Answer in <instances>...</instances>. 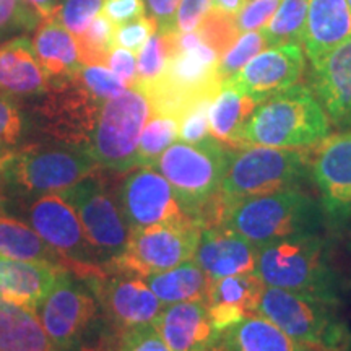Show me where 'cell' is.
Listing matches in <instances>:
<instances>
[{"label": "cell", "mask_w": 351, "mask_h": 351, "mask_svg": "<svg viewBox=\"0 0 351 351\" xmlns=\"http://www.w3.org/2000/svg\"><path fill=\"white\" fill-rule=\"evenodd\" d=\"M337 302L265 287L256 313L314 351H346L351 333L337 313Z\"/></svg>", "instance_id": "4"}, {"label": "cell", "mask_w": 351, "mask_h": 351, "mask_svg": "<svg viewBox=\"0 0 351 351\" xmlns=\"http://www.w3.org/2000/svg\"><path fill=\"white\" fill-rule=\"evenodd\" d=\"M103 5L104 0H62L57 16L73 36H78L99 15Z\"/></svg>", "instance_id": "40"}, {"label": "cell", "mask_w": 351, "mask_h": 351, "mask_svg": "<svg viewBox=\"0 0 351 351\" xmlns=\"http://www.w3.org/2000/svg\"><path fill=\"white\" fill-rule=\"evenodd\" d=\"M258 104L252 96L221 82V88L210 106V135L232 150L244 148L241 134Z\"/></svg>", "instance_id": "27"}, {"label": "cell", "mask_w": 351, "mask_h": 351, "mask_svg": "<svg viewBox=\"0 0 351 351\" xmlns=\"http://www.w3.org/2000/svg\"><path fill=\"white\" fill-rule=\"evenodd\" d=\"M346 2H348V5L351 7V0H346Z\"/></svg>", "instance_id": "51"}, {"label": "cell", "mask_w": 351, "mask_h": 351, "mask_svg": "<svg viewBox=\"0 0 351 351\" xmlns=\"http://www.w3.org/2000/svg\"><path fill=\"white\" fill-rule=\"evenodd\" d=\"M77 78L91 95L101 101H108L124 93L127 86L106 65H83Z\"/></svg>", "instance_id": "39"}, {"label": "cell", "mask_w": 351, "mask_h": 351, "mask_svg": "<svg viewBox=\"0 0 351 351\" xmlns=\"http://www.w3.org/2000/svg\"><path fill=\"white\" fill-rule=\"evenodd\" d=\"M194 261L210 280L254 274L257 247L225 226H205L202 228Z\"/></svg>", "instance_id": "20"}, {"label": "cell", "mask_w": 351, "mask_h": 351, "mask_svg": "<svg viewBox=\"0 0 351 351\" xmlns=\"http://www.w3.org/2000/svg\"><path fill=\"white\" fill-rule=\"evenodd\" d=\"M307 8H309V0H282L275 15L265 28H262L267 46L301 44Z\"/></svg>", "instance_id": "32"}, {"label": "cell", "mask_w": 351, "mask_h": 351, "mask_svg": "<svg viewBox=\"0 0 351 351\" xmlns=\"http://www.w3.org/2000/svg\"><path fill=\"white\" fill-rule=\"evenodd\" d=\"M59 194L77 212L103 267H111L125 252L132 234L122 213L119 192L116 195L106 179L93 173Z\"/></svg>", "instance_id": "9"}, {"label": "cell", "mask_w": 351, "mask_h": 351, "mask_svg": "<svg viewBox=\"0 0 351 351\" xmlns=\"http://www.w3.org/2000/svg\"><path fill=\"white\" fill-rule=\"evenodd\" d=\"M145 282L163 304L186 301L207 302L210 278L194 258L171 270L145 276Z\"/></svg>", "instance_id": "30"}, {"label": "cell", "mask_w": 351, "mask_h": 351, "mask_svg": "<svg viewBox=\"0 0 351 351\" xmlns=\"http://www.w3.org/2000/svg\"><path fill=\"white\" fill-rule=\"evenodd\" d=\"M106 275L93 276L95 291L104 301L108 313L114 322L122 328L143 324H152L163 309V302L158 300L143 276L122 274V276L104 280Z\"/></svg>", "instance_id": "18"}, {"label": "cell", "mask_w": 351, "mask_h": 351, "mask_svg": "<svg viewBox=\"0 0 351 351\" xmlns=\"http://www.w3.org/2000/svg\"><path fill=\"white\" fill-rule=\"evenodd\" d=\"M152 324L173 351H212L219 339L204 301L168 304Z\"/></svg>", "instance_id": "19"}, {"label": "cell", "mask_w": 351, "mask_h": 351, "mask_svg": "<svg viewBox=\"0 0 351 351\" xmlns=\"http://www.w3.org/2000/svg\"><path fill=\"white\" fill-rule=\"evenodd\" d=\"M247 0H213V10H218L225 15L236 16L238 13L243 10Z\"/></svg>", "instance_id": "50"}, {"label": "cell", "mask_w": 351, "mask_h": 351, "mask_svg": "<svg viewBox=\"0 0 351 351\" xmlns=\"http://www.w3.org/2000/svg\"><path fill=\"white\" fill-rule=\"evenodd\" d=\"M215 98H204L184 114L179 121V138L197 143L210 137V106Z\"/></svg>", "instance_id": "41"}, {"label": "cell", "mask_w": 351, "mask_h": 351, "mask_svg": "<svg viewBox=\"0 0 351 351\" xmlns=\"http://www.w3.org/2000/svg\"><path fill=\"white\" fill-rule=\"evenodd\" d=\"M181 0H145L148 16L155 21L158 33L176 32V12Z\"/></svg>", "instance_id": "48"}, {"label": "cell", "mask_w": 351, "mask_h": 351, "mask_svg": "<svg viewBox=\"0 0 351 351\" xmlns=\"http://www.w3.org/2000/svg\"><path fill=\"white\" fill-rule=\"evenodd\" d=\"M309 82L328 121L351 129V39L313 64Z\"/></svg>", "instance_id": "17"}, {"label": "cell", "mask_w": 351, "mask_h": 351, "mask_svg": "<svg viewBox=\"0 0 351 351\" xmlns=\"http://www.w3.org/2000/svg\"><path fill=\"white\" fill-rule=\"evenodd\" d=\"M200 232L199 221L169 223L134 230L125 252L112 263L111 269L143 278L174 269L194 258Z\"/></svg>", "instance_id": "11"}, {"label": "cell", "mask_w": 351, "mask_h": 351, "mask_svg": "<svg viewBox=\"0 0 351 351\" xmlns=\"http://www.w3.org/2000/svg\"><path fill=\"white\" fill-rule=\"evenodd\" d=\"M43 96L36 108L41 132L56 142L86 150L104 101L91 95L77 75L51 85Z\"/></svg>", "instance_id": "12"}, {"label": "cell", "mask_w": 351, "mask_h": 351, "mask_svg": "<svg viewBox=\"0 0 351 351\" xmlns=\"http://www.w3.org/2000/svg\"><path fill=\"white\" fill-rule=\"evenodd\" d=\"M213 351H314L285 333L263 315L252 313L219 333Z\"/></svg>", "instance_id": "26"}, {"label": "cell", "mask_w": 351, "mask_h": 351, "mask_svg": "<svg viewBox=\"0 0 351 351\" xmlns=\"http://www.w3.org/2000/svg\"><path fill=\"white\" fill-rule=\"evenodd\" d=\"M304 67V51L300 44H282L258 52L239 72L223 82L262 103L269 96L295 85Z\"/></svg>", "instance_id": "16"}, {"label": "cell", "mask_w": 351, "mask_h": 351, "mask_svg": "<svg viewBox=\"0 0 351 351\" xmlns=\"http://www.w3.org/2000/svg\"><path fill=\"white\" fill-rule=\"evenodd\" d=\"M0 256L69 269L65 257L52 249L32 226L7 215H0Z\"/></svg>", "instance_id": "29"}, {"label": "cell", "mask_w": 351, "mask_h": 351, "mask_svg": "<svg viewBox=\"0 0 351 351\" xmlns=\"http://www.w3.org/2000/svg\"><path fill=\"white\" fill-rule=\"evenodd\" d=\"M265 47L269 46H267L262 29L239 34V38L236 39L230 49L219 57L218 75L221 78V82L230 78L231 75H234L236 72H239L249 60L254 59Z\"/></svg>", "instance_id": "35"}, {"label": "cell", "mask_w": 351, "mask_h": 351, "mask_svg": "<svg viewBox=\"0 0 351 351\" xmlns=\"http://www.w3.org/2000/svg\"><path fill=\"white\" fill-rule=\"evenodd\" d=\"M103 13L116 26L125 25L147 13L145 0H104Z\"/></svg>", "instance_id": "47"}, {"label": "cell", "mask_w": 351, "mask_h": 351, "mask_svg": "<svg viewBox=\"0 0 351 351\" xmlns=\"http://www.w3.org/2000/svg\"><path fill=\"white\" fill-rule=\"evenodd\" d=\"M33 46L51 85L69 80L83 67L77 39L57 15L39 23Z\"/></svg>", "instance_id": "25"}, {"label": "cell", "mask_w": 351, "mask_h": 351, "mask_svg": "<svg viewBox=\"0 0 351 351\" xmlns=\"http://www.w3.org/2000/svg\"><path fill=\"white\" fill-rule=\"evenodd\" d=\"M119 351H173L153 324L129 327L122 330Z\"/></svg>", "instance_id": "42"}, {"label": "cell", "mask_w": 351, "mask_h": 351, "mask_svg": "<svg viewBox=\"0 0 351 351\" xmlns=\"http://www.w3.org/2000/svg\"><path fill=\"white\" fill-rule=\"evenodd\" d=\"M116 25L104 13H99L82 34L75 36L78 54L83 65H106L114 43Z\"/></svg>", "instance_id": "34"}, {"label": "cell", "mask_w": 351, "mask_h": 351, "mask_svg": "<svg viewBox=\"0 0 351 351\" xmlns=\"http://www.w3.org/2000/svg\"><path fill=\"white\" fill-rule=\"evenodd\" d=\"M311 176L320 197L324 219L333 226L351 219V132L333 135L313 153Z\"/></svg>", "instance_id": "15"}, {"label": "cell", "mask_w": 351, "mask_h": 351, "mask_svg": "<svg viewBox=\"0 0 351 351\" xmlns=\"http://www.w3.org/2000/svg\"><path fill=\"white\" fill-rule=\"evenodd\" d=\"M256 274L265 287L339 304V275L328 262L326 239L319 232L296 234L257 247Z\"/></svg>", "instance_id": "3"}, {"label": "cell", "mask_w": 351, "mask_h": 351, "mask_svg": "<svg viewBox=\"0 0 351 351\" xmlns=\"http://www.w3.org/2000/svg\"><path fill=\"white\" fill-rule=\"evenodd\" d=\"M25 119L16 101L0 93V165L20 148Z\"/></svg>", "instance_id": "37"}, {"label": "cell", "mask_w": 351, "mask_h": 351, "mask_svg": "<svg viewBox=\"0 0 351 351\" xmlns=\"http://www.w3.org/2000/svg\"><path fill=\"white\" fill-rule=\"evenodd\" d=\"M152 117L150 99L142 88L130 86L104 101L86 152L99 168L129 171L135 168L140 135Z\"/></svg>", "instance_id": "8"}, {"label": "cell", "mask_w": 351, "mask_h": 351, "mask_svg": "<svg viewBox=\"0 0 351 351\" xmlns=\"http://www.w3.org/2000/svg\"><path fill=\"white\" fill-rule=\"evenodd\" d=\"M351 39V7L346 0H309L301 46L311 64Z\"/></svg>", "instance_id": "21"}, {"label": "cell", "mask_w": 351, "mask_h": 351, "mask_svg": "<svg viewBox=\"0 0 351 351\" xmlns=\"http://www.w3.org/2000/svg\"><path fill=\"white\" fill-rule=\"evenodd\" d=\"M95 313L93 296L73 278L69 269L59 271L49 293L36 309L56 351L73 348L82 340Z\"/></svg>", "instance_id": "14"}, {"label": "cell", "mask_w": 351, "mask_h": 351, "mask_svg": "<svg viewBox=\"0 0 351 351\" xmlns=\"http://www.w3.org/2000/svg\"><path fill=\"white\" fill-rule=\"evenodd\" d=\"M311 148H278L247 145L232 152L219 197L234 202L300 187L311 173Z\"/></svg>", "instance_id": "6"}, {"label": "cell", "mask_w": 351, "mask_h": 351, "mask_svg": "<svg viewBox=\"0 0 351 351\" xmlns=\"http://www.w3.org/2000/svg\"><path fill=\"white\" fill-rule=\"evenodd\" d=\"M350 249H351V241H350Z\"/></svg>", "instance_id": "52"}, {"label": "cell", "mask_w": 351, "mask_h": 351, "mask_svg": "<svg viewBox=\"0 0 351 351\" xmlns=\"http://www.w3.org/2000/svg\"><path fill=\"white\" fill-rule=\"evenodd\" d=\"M178 33H158L155 32L145 43L138 52L137 60V82L135 85L147 86L161 77L169 59L174 56Z\"/></svg>", "instance_id": "33"}, {"label": "cell", "mask_w": 351, "mask_h": 351, "mask_svg": "<svg viewBox=\"0 0 351 351\" xmlns=\"http://www.w3.org/2000/svg\"><path fill=\"white\" fill-rule=\"evenodd\" d=\"M280 2L282 0H251L245 3L243 10L234 16L239 33L243 34L265 28L271 16L275 15Z\"/></svg>", "instance_id": "44"}, {"label": "cell", "mask_w": 351, "mask_h": 351, "mask_svg": "<svg viewBox=\"0 0 351 351\" xmlns=\"http://www.w3.org/2000/svg\"><path fill=\"white\" fill-rule=\"evenodd\" d=\"M98 168L85 148L33 143L13 152L0 165V176L20 194L39 197L62 192Z\"/></svg>", "instance_id": "7"}, {"label": "cell", "mask_w": 351, "mask_h": 351, "mask_svg": "<svg viewBox=\"0 0 351 351\" xmlns=\"http://www.w3.org/2000/svg\"><path fill=\"white\" fill-rule=\"evenodd\" d=\"M232 148L210 135L197 143H173L158 158L156 168L168 179L179 200L202 225V213L219 194Z\"/></svg>", "instance_id": "5"}, {"label": "cell", "mask_w": 351, "mask_h": 351, "mask_svg": "<svg viewBox=\"0 0 351 351\" xmlns=\"http://www.w3.org/2000/svg\"><path fill=\"white\" fill-rule=\"evenodd\" d=\"M213 0H181L176 12V32H195L204 16L212 10Z\"/></svg>", "instance_id": "45"}, {"label": "cell", "mask_w": 351, "mask_h": 351, "mask_svg": "<svg viewBox=\"0 0 351 351\" xmlns=\"http://www.w3.org/2000/svg\"><path fill=\"white\" fill-rule=\"evenodd\" d=\"M195 32L219 57L230 49L241 34L238 26H236L234 16L225 15V13L213 10V8L204 16Z\"/></svg>", "instance_id": "36"}, {"label": "cell", "mask_w": 351, "mask_h": 351, "mask_svg": "<svg viewBox=\"0 0 351 351\" xmlns=\"http://www.w3.org/2000/svg\"><path fill=\"white\" fill-rule=\"evenodd\" d=\"M26 2H28L44 20V19H49L52 15H57L62 0H26Z\"/></svg>", "instance_id": "49"}, {"label": "cell", "mask_w": 351, "mask_h": 351, "mask_svg": "<svg viewBox=\"0 0 351 351\" xmlns=\"http://www.w3.org/2000/svg\"><path fill=\"white\" fill-rule=\"evenodd\" d=\"M119 202L132 231L199 221L187 212L168 179L153 166H140L125 176L119 187Z\"/></svg>", "instance_id": "13"}, {"label": "cell", "mask_w": 351, "mask_h": 351, "mask_svg": "<svg viewBox=\"0 0 351 351\" xmlns=\"http://www.w3.org/2000/svg\"><path fill=\"white\" fill-rule=\"evenodd\" d=\"M322 221L319 202L301 187H289L249 199L223 200L217 226L238 232L261 247L296 234L319 232Z\"/></svg>", "instance_id": "1"}, {"label": "cell", "mask_w": 351, "mask_h": 351, "mask_svg": "<svg viewBox=\"0 0 351 351\" xmlns=\"http://www.w3.org/2000/svg\"><path fill=\"white\" fill-rule=\"evenodd\" d=\"M0 351H56L36 311L0 300Z\"/></svg>", "instance_id": "28"}, {"label": "cell", "mask_w": 351, "mask_h": 351, "mask_svg": "<svg viewBox=\"0 0 351 351\" xmlns=\"http://www.w3.org/2000/svg\"><path fill=\"white\" fill-rule=\"evenodd\" d=\"M106 67L111 69V72L116 73L117 78L129 88L134 86L137 82V57H135V52L114 46L112 51L109 52Z\"/></svg>", "instance_id": "46"}, {"label": "cell", "mask_w": 351, "mask_h": 351, "mask_svg": "<svg viewBox=\"0 0 351 351\" xmlns=\"http://www.w3.org/2000/svg\"><path fill=\"white\" fill-rule=\"evenodd\" d=\"M156 32V25L150 16H140V19L129 21V23L116 26V34H114V43L116 46L124 47L132 52L142 51L145 43L150 39L153 33Z\"/></svg>", "instance_id": "43"}, {"label": "cell", "mask_w": 351, "mask_h": 351, "mask_svg": "<svg viewBox=\"0 0 351 351\" xmlns=\"http://www.w3.org/2000/svg\"><path fill=\"white\" fill-rule=\"evenodd\" d=\"M41 20V15L26 0H0V39L32 32Z\"/></svg>", "instance_id": "38"}, {"label": "cell", "mask_w": 351, "mask_h": 351, "mask_svg": "<svg viewBox=\"0 0 351 351\" xmlns=\"http://www.w3.org/2000/svg\"><path fill=\"white\" fill-rule=\"evenodd\" d=\"M330 135V121L306 85H291L262 101L245 122L241 142L278 148H311Z\"/></svg>", "instance_id": "2"}, {"label": "cell", "mask_w": 351, "mask_h": 351, "mask_svg": "<svg viewBox=\"0 0 351 351\" xmlns=\"http://www.w3.org/2000/svg\"><path fill=\"white\" fill-rule=\"evenodd\" d=\"M265 285L256 271L210 280L207 306L213 324L231 327L247 314L256 313Z\"/></svg>", "instance_id": "23"}, {"label": "cell", "mask_w": 351, "mask_h": 351, "mask_svg": "<svg viewBox=\"0 0 351 351\" xmlns=\"http://www.w3.org/2000/svg\"><path fill=\"white\" fill-rule=\"evenodd\" d=\"M179 137V119L171 114H152L140 135L135 152V168L155 166L163 153Z\"/></svg>", "instance_id": "31"}, {"label": "cell", "mask_w": 351, "mask_h": 351, "mask_svg": "<svg viewBox=\"0 0 351 351\" xmlns=\"http://www.w3.org/2000/svg\"><path fill=\"white\" fill-rule=\"evenodd\" d=\"M49 88L32 39L19 36L0 43V93L12 98L43 96Z\"/></svg>", "instance_id": "22"}, {"label": "cell", "mask_w": 351, "mask_h": 351, "mask_svg": "<svg viewBox=\"0 0 351 351\" xmlns=\"http://www.w3.org/2000/svg\"><path fill=\"white\" fill-rule=\"evenodd\" d=\"M29 226L69 262V270L80 278L104 275L103 263L86 238L80 218L59 192L39 195L26 210Z\"/></svg>", "instance_id": "10"}, {"label": "cell", "mask_w": 351, "mask_h": 351, "mask_svg": "<svg viewBox=\"0 0 351 351\" xmlns=\"http://www.w3.org/2000/svg\"><path fill=\"white\" fill-rule=\"evenodd\" d=\"M62 267L0 256V300L36 311Z\"/></svg>", "instance_id": "24"}]
</instances>
